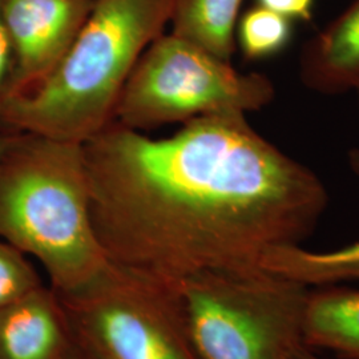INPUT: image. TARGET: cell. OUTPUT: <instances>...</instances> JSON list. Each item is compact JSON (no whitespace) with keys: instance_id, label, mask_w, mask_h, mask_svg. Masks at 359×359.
<instances>
[{"instance_id":"cell-3","label":"cell","mask_w":359,"mask_h":359,"mask_svg":"<svg viewBox=\"0 0 359 359\" xmlns=\"http://www.w3.org/2000/svg\"><path fill=\"white\" fill-rule=\"evenodd\" d=\"M0 240L38 259L56 293L109 268L90 217L83 144L16 135L0 157Z\"/></svg>"},{"instance_id":"cell-20","label":"cell","mask_w":359,"mask_h":359,"mask_svg":"<svg viewBox=\"0 0 359 359\" xmlns=\"http://www.w3.org/2000/svg\"><path fill=\"white\" fill-rule=\"evenodd\" d=\"M71 359H90L79 347L76 346V350H75V353H74V355L71 357Z\"/></svg>"},{"instance_id":"cell-12","label":"cell","mask_w":359,"mask_h":359,"mask_svg":"<svg viewBox=\"0 0 359 359\" xmlns=\"http://www.w3.org/2000/svg\"><path fill=\"white\" fill-rule=\"evenodd\" d=\"M244 0H175L170 34L231 62Z\"/></svg>"},{"instance_id":"cell-7","label":"cell","mask_w":359,"mask_h":359,"mask_svg":"<svg viewBox=\"0 0 359 359\" xmlns=\"http://www.w3.org/2000/svg\"><path fill=\"white\" fill-rule=\"evenodd\" d=\"M95 0H0L13 48L3 100L39 88L63 60L86 25Z\"/></svg>"},{"instance_id":"cell-18","label":"cell","mask_w":359,"mask_h":359,"mask_svg":"<svg viewBox=\"0 0 359 359\" xmlns=\"http://www.w3.org/2000/svg\"><path fill=\"white\" fill-rule=\"evenodd\" d=\"M18 133L11 132H0V157L6 152V149L13 144Z\"/></svg>"},{"instance_id":"cell-14","label":"cell","mask_w":359,"mask_h":359,"mask_svg":"<svg viewBox=\"0 0 359 359\" xmlns=\"http://www.w3.org/2000/svg\"><path fill=\"white\" fill-rule=\"evenodd\" d=\"M43 285L38 270L27 258V255L0 240V308Z\"/></svg>"},{"instance_id":"cell-11","label":"cell","mask_w":359,"mask_h":359,"mask_svg":"<svg viewBox=\"0 0 359 359\" xmlns=\"http://www.w3.org/2000/svg\"><path fill=\"white\" fill-rule=\"evenodd\" d=\"M261 266L309 287L359 283V240L325 252L302 245L277 248L264 257Z\"/></svg>"},{"instance_id":"cell-21","label":"cell","mask_w":359,"mask_h":359,"mask_svg":"<svg viewBox=\"0 0 359 359\" xmlns=\"http://www.w3.org/2000/svg\"><path fill=\"white\" fill-rule=\"evenodd\" d=\"M357 93H358V102H359V90H357Z\"/></svg>"},{"instance_id":"cell-9","label":"cell","mask_w":359,"mask_h":359,"mask_svg":"<svg viewBox=\"0 0 359 359\" xmlns=\"http://www.w3.org/2000/svg\"><path fill=\"white\" fill-rule=\"evenodd\" d=\"M299 68L302 83L314 92L359 90V0L305 44Z\"/></svg>"},{"instance_id":"cell-5","label":"cell","mask_w":359,"mask_h":359,"mask_svg":"<svg viewBox=\"0 0 359 359\" xmlns=\"http://www.w3.org/2000/svg\"><path fill=\"white\" fill-rule=\"evenodd\" d=\"M276 88L269 77L237 71L187 39L163 34L142 53L116 105L114 121L133 130L204 116L257 112Z\"/></svg>"},{"instance_id":"cell-10","label":"cell","mask_w":359,"mask_h":359,"mask_svg":"<svg viewBox=\"0 0 359 359\" xmlns=\"http://www.w3.org/2000/svg\"><path fill=\"white\" fill-rule=\"evenodd\" d=\"M304 344L337 358L359 359V289L347 283L310 287Z\"/></svg>"},{"instance_id":"cell-6","label":"cell","mask_w":359,"mask_h":359,"mask_svg":"<svg viewBox=\"0 0 359 359\" xmlns=\"http://www.w3.org/2000/svg\"><path fill=\"white\" fill-rule=\"evenodd\" d=\"M57 295L90 359H200L165 283L111 264L92 283Z\"/></svg>"},{"instance_id":"cell-15","label":"cell","mask_w":359,"mask_h":359,"mask_svg":"<svg viewBox=\"0 0 359 359\" xmlns=\"http://www.w3.org/2000/svg\"><path fill=\"white\" fill-rule=\"evenodd\" d=\"M256 4L293 22H310L313 19L316 0H256Z\"/></svg>"},{"instance_id":"cell-2","label":"cell","mask_w":359,"mask_h":359,"mask_svg":"<svg viewBox=\"0 0 359 359\" xmlns=\"http://www.w3.org/2000/svg\"><path fill=\"white\" fill-rule=\"evenodd\" d=\"M175 0H95L63 60L28 95L0 103V132L86 144L114 123L142 53L165 34Z\"/></svg>"},{"instance_id":"cell-8","label":"cell","mask_w":359,"mask_h":359,"mask_svg":"<svg viewBox=\"0 0 359 359\" xmlns=\"http://www.w3.org/2000/svg\"><path fill=\"white\" fill-rule=\"evenodd\" d=\"M75 350L63 304L50 285L0 308V359H71Z\"/></svg>"},{"instance_id":"cell-16","label":"cell","mask_w":359,"mask_h":359,"mask_svg":"<svg viewBox=\"0 0 359 359\" xmlns=\"http://www.w3.org/2000/svg\"><path fill=\"white\" fill-rule=\"evenodd\" d=\"M13 68V48L0 11V103L3 102Z\"/></svg>"},{"instance_id":"cell-17","label":"cell","mask_w":359,"mask_h":359,"mask_svg":"<svg viewBox=\"0 0 359 359\" xmlns=\"http://www.w3.org/2000/svg\"><path fill=\"white\" fill-rule=\"evenodd\" d=\"M290 359H326L322 358L321 355L317 354V350H313L306 345H301L297 347L293 354L290 355Z\"/></svg>"},{"instance_id":"cell-19","label":"cell","mask_w":359,"mask_h":359,"mask_svg":"<svg viewBox=\"0 0 359 359\" xmlns=\"http://www.w3.org/2000/svg\"><path fill=\"white\" fill-rule=\"evenodd\" d=\"M348 167L359 177V149H351L348 152Z\"/></svg>"},{"instance_id":"cell-13","label":"cell","mask_w":359,"mask_h":359,"mask_svg":"<svg viewBox=\"0 0 359 359\" xmlns=\"http://www.w3.org/2000/svg\"><path fill=\"white\" fill-rule=\"evenodd\" d=\"M293 20L255 4L240 13L236 26V47L250 62L277 56L293 39Z\"/></svg>"},{"instance_id":"cell-4","label":"cell","mask_w":359,"mask_h":359,"mask_svg":"<svg viewBox=\"0 0 359 359\" xmlns=\"http://www.w3.org/2000/svg\"><path fill=\"white\" fill-rule=\"evenodd\" d=\"M200 359H290L310 287L264 269L212 270L165 283Z\"/></svg>"},{"instance_id":"cell-1","label":"cell","mask_w":359,"mask_h":359,"mask_svg":"<svg viewBox=\"0 0 359 359\" xmlns=\"http://www.w3.org/2000/svg\"><path fill=\"white\" fill-rule=\"evenodd\" d=\"M90 217L116 266L157 283L261 268L302 245L329 196L243 114L191 120L163 139L111 123L83 144Z\"/></svg>"}]
</instances>
